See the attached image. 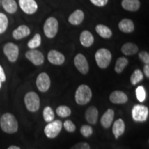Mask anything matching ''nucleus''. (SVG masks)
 <instances>
[{"label":"nucleus","instance_id":"nucleus-1","mask_svg":"<svg viewBox=\"0 0 149 149\" xmlns=\"http://www.w3.org/2000/svg\"><path fill=\"white\" fill-rule=\"evenodd\" d=\"M0 126L1 130L6 133H15L18 130V122L15 117L11 113L3 114L0 118Z\"/></svg>","mask_w":149,"mask_h":149},{"label":"nucleus","instance_id":"nucleus-2","mask_svg":"<svg viewBox=\"0 0 149 149\" xmlns=\"http://www.w3.org/2000/svg\"><path fill=\"white\" fill-rule=\"evenodd\" d=\"M75 101L79 105H86L92 98V91L88 86L81 84L78 87L75 93Z\"/></svg>","mask_w":149,"mask_h":149},{"label":"nucleus","instance_id":"nucleus-3","mask_svg":"<svg viewBox=\"0 0 149 149\" xmlns=\"http://www.w3.org/2000/svg\"><path fill=\"white\" fill-rule=\"evenodd\" d=\"M95 58L100 68H107L111 61L112 55L111 51L107 48H100L95 53Z\"/></svg>","mask_w":149,"mask_h":149},{"label":"nucleus","instance_id":"nucleus-4","mask_svg":"<svg viewBox=\"0 0 149 149\" xmlns=\"http://www.w3.org/2000/svg\"><path fill=\"white\" fill-rule=\"evenodd\" d=\"M24 103L28 111L36 112L40 107V100L38 95L35 92H29L24 97Z\"/></svg>","mask_w":149,"mask_h":149},{"label":"nucleus","instance_id":"nucleus-5","mask_svg":"<svg viewBox=\"0 0 149 149\" xmlns=\"http://www.w3.org/2000/svg\"><path fill=\"white\" fill-rule=\"evenodd\" d=\"M59 29V23L57 19L53 17L48 18L44 25V34L48 38H53L57 35Z\"/></svg>","mask_w":149,"mask_h":149},{"label":"nucleus","instance_id":"nucleus-6","mask_svg":"<svg viewBox=\"0 0 149 149\" xmlns=\"http://www.w3.org/2000/svg\"><path fill=\"white\" fill-rule=\"evenodd\" d=\"M148 107L146 106L136 104L132 109V117L135 122H145L148 118Z\"/></svg>","mask_w":149,"mask_h":149},{"label":"nucleus","instance_id":"nucleus-7","mask_svg":"<svg viewBox=\"0 0 149 149\" xmlns=\"http://www.w3.org/2000/svg\"><path fill=\"white\" fill-rule=\"evenodd\" d=\"M62 126L63 124L60 120L49 122L44 128V133L48 138H55L60 133Z\"/></svg>","mask_w":149,"mask_h":149},{"label":"nucleus","instance_id":"nucleus-8","mask_svg":"<svg viewBox=\"0 0 149 149\" xmlns=\"http://www.w3.org/2000/svg\"><path fill=\"white\" fill-rule=\"evenodd\" d=\"M19 52V50L18 46L12 42L7 43L3 46V53L10 62H15L17 60Z\"/></svg>","mask_w":149,"mask_h":149},{"label":"nucleus","instance_id":"nucleus-9","mask_svg":"<svg viewBox=\"0 0 149 149\" xmlns=\"http://www.w3.org/2000/svg\"><path fill=\"white\" fill-rule=\"evenodd\" d=\"M74 64L76 68L81 74H86L88 73L89 70V65L86 58L82 54L79 53L75 56L74 59Z\"/></svg>","mask_w":149,"mask_h":149},{"label":"nucleus","instance_id":"nucleus-10","mask_svg":"<svg viewBox=\"0 0 149 149\" xmlns=\"http://www.w3.org/2000/svg\"><path fill=\"white\" fill-rule=\"evenodd\" d=\"M36 85L38 90L41 92H46L51 86V79L46 72H42L37 76Z\"/></svg>","mask_w":149,"mask_h":149},{"label":"nucleus","instance_id":"nucleus-11","mask_svg":"<svg viewBox=\"0 0 149 149\" xmlns=\"http://www.w3.org/2000/svg\"><path fill=\"white\" fill-rule=\"evenodd\" d=\"M26 57L35 66L42 65L44 61V55L40 51L31 49L26 53Z\"/></svg>","mask_w":149,"mask_h":149},{"label":"nucleus","instance_id":"nucleus-12","mask_svg":"<svg viewBox=\"0 0 149 149\" xmlns=\"http://www.w3.org/2000/svg\"><path fill=\"white\" fill-rule=\"evenodd\" d=\"M19 5L23 12L29 15L34 14L38 8L35 0H19Z\"/></svg>","mask_w":149,"mask_h":149},{"label":"nucleus","instance_id":"nucleus-13","mask_svg":"<svg viewBox=\"0 0 149 149\" xmlns=\"http://www.w3.org/2000/svg\"><path fill=\"white\" fill-rule=\"evenodd\" d=\"M48 59L54 65H61L64 63L65 57L60 52L52 50L48 54Z\"/></svg>","mask_w":149,"mask_h":149},{"label":"nucleus","instance_id":"nucleus-14","mask_svg":"<svg viewBox=\"0 0 149 149\" xmlns=\"http://www.w3.org/2000/svg\"><path fill=\"white\" fill-rule=\"evenodd\" d=\"M110 101L113 104H125L128 102V98L126 93L121 91H115L111 93L109 97Z\"/></svg>","mask_w":149,"mask_h":149},{"label":"nucleus","instance_id":"nucleus-15","mask_svg":"<svg viewBox=\"0 0 149 149\" xmlns=\"http://www.w3.org/2000/svg\"><path fill=\"white\" fill-rule=\"evenodd\" d=\"M30 33H31V30H30L29 26L26 25H21L14 30L12 35L15 40H19L29 36Z\"/></svg>","mask_w":149,"mask_h":149},{"label":"nucleus","instance_id":"nucleus-16","mask_svg":"<svg viewBox=\"0 0 149 149\" xmlns=\"http://www.w3.org/2000/svg\"><path fill=\"white\" fill-rule=\"evenodd\" d=\"M79 41L81 45L88 48L93 45L94 42V37L90 31H84L80 34Z\"/></svg>","mask_w":149,"mask_h":149},{"label":"nucleus","instance_id":"nucleus-17","mask_svg":"<svg viewBox=\"0 0 149 149\" xmlns=\"http://www.w3.org/2000/svg\"><path fill=\"white\" fill-rule=\"evenodd\" d=\"M85 118L89 124H95L98 118V111L97 108L93 106L88 107L86 111Z\"/></svg>","mask_w":149,"mask_h":149},{"label":"nucleus","instance_id":"nucleus-18","mask_svg":"<svg viewBox=\"0 0 149 149\" xmlns=\"http://www.w3.org/2000/svg\"><path fill=\"white\" fill-rule=\"evenodd\" d=\"M114 111L112 109H108L107 111L104 113V114L102 115L101 120L102 126L105 128H109L111 126L112 123L113 122V119H114Z\"/></svg>","mask_w":149,"mask_h":149},{"label":"nucleus","instance_id":"nucleus-19","mask_svg":"<svg viewBox=\"0 0 149 149\" xmlns=\"http://www.w3.org/2000/svg\"><path fill=\"white\" fill-rule=\"evenodd\" d=\"M84 19V12L81 10H80V9H77V10H74L69 16L68 22L72 25L77 26L82 23Z\"/></svg>","mask_w":149,"mask_h":149},{"label":"nucleus","instance_id":"nucleus-20","mask_svg":"<svg viewBox=\"0 0 149 149\" xmlns=\"http://www.w3.org/2000/svg\"><path fill=\"white\" fill-rule=\"evenodd\" d=\"M139 0H122V8L130 12H135L138 10L140 8Z\"/></svg>","mask_w":149,"mask_h":149},{"label":"nucleus","instance_id":"nucleus-21","mask_svg":"<svg viewBox=\"0 0 149 149\" xmlns=\"http://www.w3.org/2000/svg\"><path fill=\"white\" fill-rule=\"evenodd\" d=\"M118 27L122 32L125 33H132L135 30L133 22L129 19H124L121 20L118 24Z\"/></svg>","mask_w":149,"mask_h":149},{"label":"nucleus","instance_id":"nucleus-22","mask_svg":"<svg viewBox=\"0 0 149 149\" xmlns=\"http://www.w3.org/2000/svg\"><path fill=\"white\" fill-rule=\"evenodd\" d=\"M112 130H113V135H115L116 139L119 138V137L122 135L124 133V130H125V124H124L123 120L119 119V120L115 121L113 124Z\"/></svg>","mask_w":149,"mask_h":149},{"label":"nucleus","instance_id":"nucleus-23","mask_svg":"<svg viewBox=\"0 0 149 149\" xmlns=\"http://www.w3.org/2000/svg\"><path fill=\"white\" fill-rule=\"evenodd\" d=\"M122 53L124 55L129 56L133 55L138 52L139 48L138 46L136 45L135 44L132 42H127L124 44L121 48Z\"/></svg>","mask_w":149,"mask_h":149},{"label":"nucleus","instance_id":"nucleus-24","mask_svg":"<svg viewBox=\"0 0 149 149\" xmlns=\"http://www.w3.org/2000/svg\"><path fill=\"white\" fill-rule=\"evenodd\" d=\"M95 31L100 37L104 39H109L113 35V33H112V31L110 29V28L105 25H103V24L97 25L95 27Z\"/></svg>","mask_w":149,"mask_h":149},{"label":"nucleus","instance_id":"nucleus-25","mask_svg":"<svg viewBox=\"0 0 149 149\" xmlns=\"http://www.w3.org/2000/svg\"><path fill=\"white\" fill-rule=\"evenodd\" d=\"M1 4L4 10L10 14H13L17 10V4L15 0H2Z\"/></svg>","mask_w":149,"mask_h":149},{"label":"nucleus","instance_id":"nucleus-26","mask_svg":"<svg viewBox=\"0 0 149 149\" xmlns=\"http://www.w3.org/2000/svg\"><path fill=\"white\" fill-rule=\"evenodd\" d=\"M128 64V59L126 57H122L117 59L116 63H115V70L117 73H122L124 68H126Z\"/></svg>","mask_w":149,"mask_h":149},{"label":"nucleus","instance_id":"nucleus-27","mask_svg":"<svg viewBox=\"0 0 149 149\" xmlns=\"http://www.w3.org/2000/svg\"><path fill=\"white\" fill-rule=\"evenodd\" d=\"M143 78H144V75H143L142 72L141 71L140 69H136L133 73L131 74L130 77V83L133 85H136L137 84L140 82L142 81Z\"/></svg>","mask_w":149,"mask_h":149},{"label":"nucleus","instance_id":"nucleus-28","mask_svg":"<svg viewBox=\"0 0 149 149\" xmlns=\"http://www.w3.org/2000/svg\"><path fill=\"white\" fill-rule=\"evenodd\" d=\"M41 42H42V38H41V35L38 33L35 35V36L31 39V40L28 42V47L30 49H35L37 47H39L41 45Z\"/></svg>","mask_w":149,"mask_h":149},{"label":"nucleus","instance_id":"nucleus-29","mask_svg":"<svg viewBox=\"0 0 149 149\" xmlns=\"http://www.w3.org/2000/svg\"><path fill=\"white\" fill-rule=\"evenodd\" d=\"M43 117L45 122L48 123L53 122L55 118V114L51 107H46L44 108V111H43Z\"/></svg>","mask_w":149,"mask_h":149},{"label":"nucleus","instance_id":"nucleus-30","mask_svg":"<svg viewBox=\"0 0 149 149\" xmlns=\"http://www.w3.org/2000/svg\"><path fill=\"white\" fill-rule=\"evenodd\" d=\"M56 113L61 117H67L71 114V110L66 106H59L56 109Z\"/></svg>","mask_w":149,"mask_h":149},{"label":"nucleus","instance_id":"nucleus-31","mask_svg":"<svg viewBox=\"0 0 149 149\" xmlns=\"http://www.w3.org/2000/svg\"><path fill=\"white\" fill-rule=\"evenodd\" d=\"M8 26V19L5 14L0 13V34H2L7 30Z\"/></svg>","mask_w":149,"mask_h":149},{"label":"nucleus","instance_id":"nucleus-32","mask_svg":"<svg viewBox=\"0 0 149 149\" xmlns=\"http://www.w3.org/2000/svg\"><path fill=\"white\" fill-rule=\"evenodd\" d=\"M135 92H136V97H137V99L138 100V101H139L140 102H144V100H146V93L144 86H139L137 87V89H136Z\"/></svg>","mask_w":149,"mask_h":149},{"label":"nucleus","instance_id":"nucleus-33","mask_svg":"<svg viewBox=\"0 0 149 149\" xmlns=\"http://www.w3.org/2000/svg\"><path fill=\"white\" fill-rule=\"evenodd\" d=\"M80 133L85 137H89L93 134V128L91 126L83 125L80 129Z\"/></svg>","mask_w":149,"mask_h":149},{"label":"nucleus","instance_id":"nucleus-34","mask_svg":"<svg viewBox=\"0 0 149 149\" xmlns=\"http://www.w3.org/2000/svg\"><path fill=\"white\" fill-rule=\"evenodd\" d=\"M64 127L69 133H73L75 130L76 127L73 122L70 120H66L64 123Z\"/></svg>","mask_w":149,"mask_h":149},{"label":"nucleus","instance_id":"nucleus-35","mask_svg":"<svg viewBox=\"0 0 149 149\" xmlns=\"http://www.w3.org/2000/svg\"><path fill=\"white\" fill-rule=\"evenodd\" d=\"M139 58L145 64H148L149 63V54L146 51H141L139 53Z\"/></svg>","mask_w":149,"mask_h":149},{"label":"nucleus","instance_id":"nucleus-36","mask_svg":"<svg viewBox=\"0 0 149 149\" xmlns=\"http://www.w3.org/2000/svg\"><path fill=\"white\" fill-rule=\"evenodd\" d=\"M70 149H91V147L88 143L80 142L72 146Z\"/></svg>","mask_w":149,"mask_h":149},{"label":"nucleus","instance_id":"nucleus-37","mask_svg":"<svg viewBox=\"0 0 149 149\" xmlns=\"http://www.w3.org/2000/svg\"><path fill=\"white\" fill-rule=\"evenodd\" d=\"M91 2L98 7H103L107 4L109 0H90Z\"/></svg>","mask_w":149,"mask_h":149},{"label":"nucleus","instance_id":"nucleus-38","mask_svg":"<svg viewBox=\"0 0 149 149\" xmlns=\"http://www.w3.org/2000/svg\"><path fill=\"white\" fill-rule=\"evenodd\" d=\"M6 79V77L4 70H3L2 66L0 65V81H1V83L4 82Z\"/></svg>","mask_w":149,"mask_h":149},{"label":"nucleus","instance_id":"nucleus-39","mask_svg":"<svg viewBox=\"0 0 149 149\" xmlns=\"http://www.w3.org/2000/svg\"><path fill=\"white\" fill-rule=\"evenodd\" d=\"M144 72L147 77H149V65L145 64L144 66Z\"/></svg>","mask_w":149,"mask_h":149},{"label":"nucleus","instance_id":"nucleus-40","mask_svg":"<svg viewBox=\"0 0 149 149\" xmlns=\"http://www.w3.org/2000/svg\"><path fill=\"white\" fill-rule=\"evenodd\" d=\"M8 149H21L19 147L16 146H10V147H8Z\"/></svg>","mask_w":149,"mask_h":149},{"label":"nucleus","instance_id":"nucleus-41","mask_svg":"<svg viewBox=\"0 0 149 149\" xmlns=\"http://www.w3.org/2000/svg\"><path fill=\"white\" fill-rule=\"evenodd\" d=\"M1 82L0 81V88H1Z\"/></svg>","mask_w":149,"mask_h":149},{"label":"nucleus","instance_id":"nucleus-42","mask_svg":"<svg viewBox=\"0 0 149 149\" xmlns=\"http://www.w3.org/2000/svg\"><path fill=\"white\" fill-rule=\"evenodd\" d=\"M0 3H1V0H0Z\"/></svg>","mask_w":149,"mask_h":149}]
</instances>
